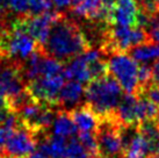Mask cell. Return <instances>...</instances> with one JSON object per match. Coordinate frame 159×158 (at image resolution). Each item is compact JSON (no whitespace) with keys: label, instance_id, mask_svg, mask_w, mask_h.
<instances>
[{"label":"cell","instance_id":"cell-1","mask_svg":"<svg viewBox=\"0 0 159 158\" xmlns=\"http://www.w3.org/2000/svg\"><path fill=\"white\" fill-rule=\"evenodd\" d=\"M89 49L92 47L83 28L64 15L52 26L48 41L41 50L64 64Z\"/></svg>","mask_w":159,"mask_h":158},{"label":"cell","instance_id":"cell-2","mask_svg":"<svg viewBox=\"0 0 159 158\" xmlns=\"http://www.w3.org/2000/svg\"><path fill=\"white\" fill-rule=\"evenodd\" d=\"M123 95L122 87L111 75L89 81L85 87V104L100 118L114 115Z\"/></svg>","mask_w":159,"mask_h":158},{"label":"cell","instance_id":"cell-3","mask_svg":"<svg viewBox=\"0 0 159 158\" xmlns=\"http://www.w3.org/2000/svg\"><path fill=\"white\" fill-rule=\"evenodd\" d=\"M40 49V45L27 33L21 15L0 33V58L22 65L31 53Z\"/></svg>","mask_w":159,"mask_h":158},{"label":"cell","instance_id":"cell-4","mask_svg":"<svg viewBox=\"0 0 159 158\" xmlns=\"http://www.w3.org/2000/svg\"><path fill=\"white\" fill-rule=\"evenodd\" d=\"M99 152L102 158H120L123 156V140L122 126L114 115L100 118V124L95 132Z\"/></svg>","mask_w":159,"mask_h":158},{"label":"cell","instance_id":"cell-5","mask_svg":"<svg viewBox=\"0 0 159 158\" xmlns=\"http://www.w3.org/2000/svg\"><path fill=\"white\" fill-rule=\"evenodd\" d=\"M109 75L114 77L125 93L136 94L138 88V65L127 53H116L107 59Z\"/></svg>","mask_w":159,"mask_h":158},{"label":"cell","instance_id":"cell-6","mask_svg":"<svg viewBox=\"0 0 159 158\" xmlns=\"http://www.w3.org/2000/svg\"><path fill=\"white\" fill-rule=\"evenodd\" d=\"M65 81L64 75L50 76V77H39L28 81L26 90L33 99L39 102L47 104L57 108V101L59 92Z\"/></svg>","mask_w":159,"mask_h":158},{"label":"cell","instance_id":"cell-7","mask_svg":"<svg viewBox=\"0 0 159 158\" xmlns=\"http://www.w3.org/2000/svg\"><path fill=\"white\" fill-rule=\"evenodd\" d=\"M37 146V136L23 126L15 128L5 142L0 156L11 158H28Z\"/></svg>","mask_w":159,"mask_h":158},{"label":"cell","instance_id":"cell-8","mask_svg":"<svg viewBox=\"0 0 159 158\" xmlns=\"http://www.w3.org/2000/svg\"><path fill=\"white\" fill-rule=\"evenodd\" d=\"M63 16H64L63 13L58 11H52V9L36 16H31L28 14L21 15L27 33L34 39V41L40 45L41 49L47 43L52 26Z\"/></svg>","mask_w":159,"mask_h":158},{"label":"cell","instance_id":"cell-9","mask_svg":"<svg viewBox=\"0 0 159 158\" xmlns=\"http://www.w3.org/2000/svg\"><path fill=\"white\" fill-rule=\"evenodd\" d=\"M139 4L137 0H116L115 6L106 20L107 26L137 27Z\"/></svg>","mask_w":159,"mask_h":158},{"label":"cell","instance_id":"cell-10","mask_svg":"<svg viewBox=\"0 0 159 158\" xmlns=\"http://www.w3.org/2000/svg\"><path fill=\"white\" fill-rule=\"evenodd\" d=\"M83 98H85V88L83 84L75 80H70L63 85L57 101V109L71 112L81 106Z\"/></svg>","mask_w":159,"mask_h":158},{"label":"cell","instance_id":"cell-11","mask_svg":"<svg viewBox=\"0 0 159 158\" xmlns=\"http://www.w3.org/2000/svg\"><path fill=\"white\" fill-rule=\"evenodd\" d=\"M137 95L130 93H124L121 98L114 116L122 127L138 126L139 122L137 116Z\"/></svg>","mask_w":159,"mask_h":158},{"label":"cell","instance_id":"cell-12","mask_svg":"<svg viewBox=\"0 0 159 158\" xmlns=\"http://www.w3.org/2000/svg\"><path fill=\"white\" fill-rule=\"evenodd\" d=\"M69 114L79 132L95 134L98 127L100 124V118L93 112L89 105L83 104L81 106L69 112Z\"/></svg>","mask_w":159,"mask_h":158},{"label":"cell","instance_id":"cell-13","mask_svg":"<svg viewBox=\"0 0 159 158\" xmlns=\"http://www.w3.org/2000/svg\"><path fill=\"white\" fill-rule=\"evenodd\" d=\"M64 77L69 80H75L79 83L91 81V76L89 72V63L80 53L79 56L72 58L64 66Z\"/></svg>","mask_w":159,"mask_h":158},{"label":"cell","instance_id":"cell-14","mask_svg":"<svg viewBox=\"0 0 159 158\" xmlns=\"http://www.w3.org/2000/svg\"><path fill=\"white\" fill-rule=\"evenodd\" d=\"M137 129L146 141L149 148V156L159 152V121L145 120L137 126Z\"/></svg>","mask_w":159,"mask_h":158},{"label":"cell","instance_id":"cell-15","mask_svg":"<svg viewBox=\"0 0 159 158\" xmlns=\"http://www.w3.org/2000/svg\"><path fill=\"white\" fill-rule=\"evenodd\" d=\"M51 127H52V135L64 138L75 137V135L78 132V129L72 121L69 112L65 110H57Z\"/></svg>","mask_w":159,"mask_h":158},{"label":"cell","instance_id":"cell-16","mask_svg":"<svg viewBox=\"0 0 159 158\" xmlns=\"http://www.w3.org/2000/svg\"><path fill=\"white\" fill-rule=\"evenodd\" d=\"M127 53L130 55L138 63L148 64L149 62L155 61L159 57V44L149 41V42L138 44L136 47L129 49Z\"/></svg>","mask_w":159,"mask_h":158},{"label":"cell","instance_id":"cell-17","mask_svg":"<svg viewBox=\"0 0 159 158\" xmlns=\"http://www.w3.org/2000/svg\"><path fill=\"white\" fill-rule=\"evenodd\" d=\"M78 141L83 144L85 149L89 151L93 158L100 157L99 152V146H98L97 136L94 132H78Z\"/></svg>","mask_w":159,"mask_h":158},{"label":"cell","instance_id":"cell-18","mask_svg":"<svg viewBox=\"0 0 159 158\" xmlns=\"http://www.w3.org/2000/svg\"><path fill=\"white\" fill-rule=\"evenodd\" d=\"M66 158H93L87 150L85 149L78 138L71 137L67 141Z\"/></svg>","mask_w":159,"mask_h":158},{"label":"cell","instance_id":"cell-19","mask_svg":"<svg viewBox=\"0 0 159 158\" xmlns=\"http://www.w3.org/2000/svg\"><path fill=\"white\" fill-rule=\"evenodd\" d=\"M52 9L51 0H29L28 1V15L36 16Z\"/></svg>","mask_w":159,"mask_h":158},{"label":"cell","instance_id":"cell-20","mask_svg":"<svg viewBox=\"0 0 159 158\" xmlns=\"http://www.w3.org/2000/svg\"><path fill=\"white\" fill-rule=\"evenodd\" d=\"M8 8L19 15L28 13V1L29 0H7Z\"/></svg>","mask_w":159,"mask_h":158},{"label":"cell","instance_id":"cell-21","mask_svg":"<svg viewBox=\"0 0 159 158\" xmlns=\"http://www.w3.org/2000/svg\"><path fill=\"white\" fill-rule=\"evenodd\" d=\"M144 95L148 97L149 99L156 102L157 105H159V86L158 85H156V84H151L150 86L148 87L145 92H144Z\"/></svg>","mask_w":159,"mask_h":158},{"label":"cell","instance_id":"cell-22","mask_svg":"<svg viewBox=\"0 0 159 158\" xmlns=\"http://www.w3.org/2000/svg\"><path fill=\"white\" fill-rule=\"evenodd\" d=\"M13 130H12V129H8V128H6V127H2V126H0V152H1V150H2V148H4L6 140L8 138V136L11 135V132H13Z\"/></svg>","mask_w":159,"mask_h":158},{"label":"cell","instance_id":"cell-23","mask_svg":"<svg viewBox=\"0 0 159 158\" xmlns=\"http://www.w3.org/2000/svg\"><path fill=\"white\" fill-rule=\"evenodd\" d=\"M115 2H116V0H101V7H102V9L105 11L107 18H108V15L111 14V12L113 11V8H114ZM107 18H106V20H107Z\"/></svg>","mask_w":159,"mask_h":158},{"label":"cell","instance_id":"cell-24","mask_svg":"<svg viewBox=\"0 0 159 158\" xmlns=\"http://www.w3.org/2000/svg\"><path fill=\"white\" fill-rule=\"evenodd\" d=\"M149 28H150V30H152V29L159 30V12L158 11H157L156 13L151 14L150 22H149Z\"/></svg>","mask_w":159,"mask_h":158},{"label":"cell","instance_id":"cell-25","mask_svg":"<svg viewBox=\"0 0 159 158\" xmlns=\"http://www.w3.org/2000/svg\"><path fill=\"white\" fill-rule=\"evenodd\" d=\"M152 72H153V84L159 86V61L155 62V65L152 66Z\"/></svg>","mask_w":159,"mask_h":158},{"label":"cell","instance_id":"cell-26","mask_svg":"<svg viewBox=\"0 0 159 158\" xmlns=\"http://www.w3.org/2000/svg\"><path fill=\"white\" fill-rule=\"evenodd\" d=\"M51 2L53 5H56L58 8H63V7H66V6L71 5L72 0H51Z\"/></svg>","mask_w":159,"mask_h":158},{"label":"cell","instance_id":"cell-27","mask_svg":"<svg viewBox=\"0 0 159 158\" xmlns=\"http://www.w3.org/2000/svg\"><path fill=\"white\" fill-rule=\"evenodd\" d=\"M149 36H150V40L152 42L159 44V30L152 29V30H150V33H149Z\"/></svg>","mask_w":159,"mask_h":158},{"label":"cell","instance_id":"cell-28","mask_svg":"<svg viewBox=\"0 0 159 158\" xmlns=\"http://www.w3.org/2000/svg\"><path fill=\"white\" fill-rule=\"evenodd\" d=\"M28 158H49V157L47 156V155L43 154V152H41V151L37 150V151H34Z\"/></svg>","mask_w":159,"mask_h":158},{"label":"cell","instance_id":"cell-29","mask_svg":"<svg viewBox=\"0 0 159 158\" xmlns=\"http://www.w3.org/2000/svg\"><path fill=\"white\" fill-rule=\"evenodd\" d=\"M5 27H6V21H5L4 18H1V16H0V33L4 30Z\"/></svg>","mask_w":159,"mask_h":158},{"label":"cell","instance_id":"cell-30","mask_svg":"<svg viewBox=\"0 0 159 158\" xmlns=\"http://www.w3.org/2000/svg\"><path fill=\"white\" fill-rule=\"evenodd\" d=\"M120 158H145V157H142V156H135V155H123V156H121Z\"/></svg>","mask_w":159,"mask_h":158},{"label":"cell","instance_id":"cell-31","mask_svg":"<svg viewBox=\"0 0 159 158\" xmlns=\"http://www.w3.org/2000/svg\"><path fill=\"white\" fill-rule=\"evenodd\" d=\"M146 158H159V152H157V154H153V155H150L149 157Z\"/></svg>","mask_w":159,"mask_h":158},{"label":"cell","instance_id":"cell-32","mask_svg":"<svg viewBox=\"0 0 159 158\" xmlns=\"http://www.w3.org/2000/svg\"><path fill=\"white\" fill-rule=\"evenodd\" d=\"M80 1H83V0H72V2H71V6H75V5L79 4Z\"/></svg>","mask_w":159,"mask_h":158},{"label":"cell","instance_id":"cell-33","mask_svg":"<svg viewBox=\"0 0 159 158\" xmlns=\"http://www.w3.org/2000/svg\"><path fill=\"white\" fill-rule=\"evenodd\" d=\"M155 2H156V6H157V9H158L159 12V0H155Z\"/></svg>","mask_w":159,"mask_h":158},{"label":"cell","instance_id":"cell-34","mask_svg":"<svg viewBox=\"0 0 159 158\" xmlns=\"http://www.w3.org/2000/svg\"><path fill=\"white\" fill-rule=\"evenodd\" d=\"M0 158H11V157H1V156H0Z\"/></svg>","mask_w":159,"mask_h":158},{"label":"cell","instance_id":"cell-35","mask_svg":"<svg viewBox=\"0 0 159 158\" xmlns=\"http://www.w3.org/2000/svg\"><path fill=\"white\" fill-rule=\"evenodd\" d=\"M137 1H138V2H139V1H142V0H137Z\"/></svg>","mask_w":159,"mask_h":158}]
</instances>
